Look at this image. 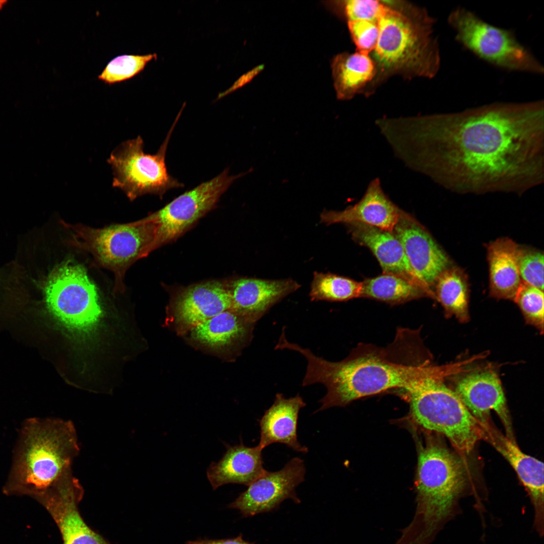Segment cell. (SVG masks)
I'll list each match as a JSON object with an SVG mask.
<instances>
[{"mask_svg": "<svg viewBox=\"0 0 544 544\" xmlns=\"http://www.w3.org/2000/svg\"><path fill=\"white\" fill-rule=\"evenodd\" d=\"M347 225L354 240L372 252L383 273L404 277L427 288L418 278L401 243L392 232L360 223Z\"/></svg>", "mask_w": 544, "mask_h": 544, "instance_id": "cell-21", "label": "cell"}, {"mask_svg": "<svg viewBox=\"0 0 544 544\" xmlns=\"http://www.w3.org/2000/svg\"><path fill=\"white\" fill-rule=\"evenodd\" d=\"M255 324L229 309L191 328V335L195 340L213 348L243 345L251 339Z\"/></svg>", "mask_w": 544, "mask_h": 544, "instance_id": "cell-24", "label": "cell"}, {"mask_svg": "<svg viewBox=\"0 0 544 544\" xmlns=\"http://www.w3.org/2000/svg\"><path fill=\"white\" fill-rule=\"evenodd\" d=\"M226 451L218 462H212L207 475L213 489L228 484L248 486L265 470L263 466L262 449L250 447L243 443L226 445Z\"/></svg>", "mask_w": 544, "mask_h": 544, "instance_id": "cell-22", "label": "cell"}, {"mask_svg": "<svg viewBox=\"0 0 544 544\" xmlns=\"http://www.w3.org/2000/svg\"><path fill=\"white\" fill-rule=\"evenodd\" d=\"M305 473L299 457L292 458L278 471L265 470L229 507L247 517L271 511L287 499L299 503L295 490L304 481Z\"/></svg>", "mask_w": 544, "mask_h": 544, "instance_id": "cell-13", "label": "cell"}, {"mask_svg": "<svg viewBox=\"0 0 544 544\" xmlns=\"http://www.w3.org/2000/svg\"><path fill=\"white\" fill-rule=\"evenodd\" d=\"M436 299L441 304L448 316H455L461 322L468 319L467 279L459 268L449 267L435 283Z\"/></svg>", "mask_w": 544, "mask_h": 544, "instance_id": "cell-27", "label": "cell"}, {"mask_svg": "<svg viewBox=\"0 0 544 544\" xmlns=\"http://www.w3.org/2000/svg\"><path fill=\"white\" fill-rule=\"evenodd\" d=\"M186 544H252L245 541L241 535L233 538L222 539H200L188 541Z\"/></svg>", "mask_w": 544, "mask_h": 544, "instance_id": "cell-34", "label": "cell"}, {"mask_svg": "<svg viewBox=\"0 0 544 544\" xmlns=\"http://www.w3.org/2000/svg\"><path fill=\"white\" fill-rule=\"evenodd\" d=\"M543 254L539 250L519 246L518 267L522 281L543 290Z\"/></svg>", "mask_w": 544, "mask_h": 544, "instance_id": "cell-31", "label": "cell"}, {"mask_svg": "<svg viewBox=\"0 0 544 544\" xmlns=\"http://www.w3.org/2000/svg\"><path fill=\"white\" fill-rule=\"evenodd\" d=\"M403 210L393 203L384 191L379 178L368 184L361 199L342 211H324L321 222L329 225L360 223L392 232Z\"/></svg>", "mask_w": 544, "mask_h": 544, "instance_id": "cell-18", "label": "cell"}, {"mask_svg": "<svg viewBox=\"0 0 544 544\" xmlns=\"http://www.w3.org/2000/svg\"><path fill=\"white\" fill-rule=\"evenodd\" d=\"M482 439L487 441L506 459L516 471L526 488L534 508V527L540 536L543 535L544 494L543 463L524 453L514 442L493 426L491 422L480 423Z\"/></svg>", "mask_w": 544, "mask_h": 544, "instance_id": "cell-16", "label": "cell"}, {"mask_svg": "<svg viewBox=\"0 0 544 544\" xmlns=\"http://www.w3.org/2000/svg\"><path fill=\"white\" fill-rule=\"evenodd\" d=\"M156 54L122 55L112 59L106 66L98 79L109 85L129 79L141 71Z\"/></svg>", "mask_w": 544, "mask_h": 544, "instance_id": "cell-29", "label": "cell"}, {"mask_svg": "<svg viewBox=\"0 0 544 544\" xmlns=\"http://www.w3.org/2000/svg\"><path fill=\"white\" fill-rule=\"evenodd\" d=\"M360 297L374 299L390 304H400L416 299H436L434 292L404 277L383 273L362 282Z\"/></svg>", "mask_w": 544, "mask_h": 544, "instance_id": "cell-26", "label": "cell"}, {"mask_svg": "<svg viewBox=\"0 0 544 544\" xmlns=\"http://www.w3.org/2000/svg\"><path fill=\"white\" fill-rule=\"evenodd\" d=\"M291 350L307 361L302 385L320 383L326 388L316 412L344 406L357 399L391 389L406 390L442 371L441 366L399 360L393 357L391 348L371 344L358 345L338 362L328 361L296 343L292 345Z\"/></svg>", "mask_w": 544, "mask_h": 544, "instance_id": "cell-2", "label": "cell"}, {"mask_svg": "<svg viewBox=\"0 0 544 544\" xmlns=\"http://www.w3.org/2000/svg\"><path fill=\"white\" fill-rule=\"evenodd\" d=\"M84 493L79 480L68 468L37 497L55 521L62 544H110L83 518L79 504Z\"/></svg>", "mask_w": 544, "mask_h": 544, "instance_id": "cell-12", "label": "cell"}, {"mask_svg": "<svg viewBox=\"0 0 544 544\" xmlns=\"http://www.w3.org/2000/svg\"><path fill=\"white\" fill-rule=\"evenodd\" d=\"M71 237L70 246L90 253L97 266L114 274V290H124V280L128 268L138 259L146 256L153 242L155 226L149 216L139 221L94 228L82 224L63 222Z\"/></svg>", "mask_w": 544, "mask_h": 544, "instance_id": "cell-5", "label": "cell"}, {"mask_svg": "<svg viewBox=\"0 0 544 544\" xmlns=\"http://www.w3.org/2000/svg\"><path fill=\"white\" fill-rule=\"evenodd\" d=\"M343 5L348 22L368 21L377 23L384 6L378 1L372 0L348 1Z\"/></svg>", "mask_w": 544, "mask_h": 544, "instance_id": "cell-33", "label": "cell"}, {"mask_svg": "<svg viewBox=\"0 0 544 544\" xmlns=\"http://www.w3.org/2000/svg\"><path fill=\"white\" fill-rule=\"evenodd\" d=\"M385 138L405 166L452 192L521 194L543 182L542 100L392 118Z\"/></svg>", "mask_w": 544, "mask_h": 544, "instance_id": "cell-1", "label": "cell"}, {"mask_svg": "<svg viewBox=\"0 0 544 544\" xmlns=\"http://www.w3.org/2000/svg\"><path fill=\"white\" fill-rule=\"evenodd\" d=\"M300 287L290 279L239 278L228 287L231 309L256 323L273 306Z\"/></svg>", "mask_w": 544, "mask_h": 544, "instance_id": "cell-17", "label": "cell"}, {"mask_svg": "<svg viewBox=\"0 0 544 544\" xmlns=\"http://www.w3.org/2000/svg\"><path fill=\"white\" fill-rule=\"evenodd\" d=\"M331 66L337 97L341 100L351 99L375 73L368 54L360 52L339 54L332 60Z\"/></svg>", "mask_w": 544, "mask_h": 544, "instance_id": "cell-25", "label": "cell"}, {"mask_svg": "<svg viewBox=\"0 0 544 544\" xmlns=\"http://www.w3.org/2000/svg\"><path fill=\"white\" fill-rule=\"evenodd\" d=\"M448 22L455 40L479 58L513 71L543 73V66L512 31L495 26L463 7L452 10Z\"/></svg>", "mask_w": 544, "mask_h": 544, "instance_id": "cell-8", "label": "cell"}, {"mask_svg": "<svg viewBox=\"0 0 544 544\" xmlns=\"http://www.w3.org/2000/svg\"><path fill=\"white\" fill-rule=\"evenodd\" d=\"M455 392L481 424L490 422V412L494 411L504 426L506 437L516 442L505 395L495 372L484 370L468 373L458 381Z\"/></svg>", "mask_w": 544, "mask_h": 544, "instance_id": "cell-15", "label": "cell"}, {"mask_svg": "<svg viewBox=\"0 0 544 544\" xmlns=\"http://www.w3.org/2000/svg\"><path fill=\"white\" fill-rule=\"evenodd\" d=\"M226 169L210 180L178 196L159 210L149 215L155 226L154 240L146 256L160 246L177 238L197 220L216 206L220 197L238 178Z\"/></svg>", "mask_w": 544, "mask_h": 544, "instance_id": "cell-11", "label": "cell"}, {"mask_svg": "<svg viewBox=\"0 0 544 544\" xmlns=\"http://www.w3.org/2000/svg\"><path fill=\"white\" fill-rule=\"evenodd\" d=\"M43 292L48 310L70 329L87 331L101 317L97 287L86 268L72 260L51 271L44 284Z\"/></svg>", "mask_w": 544, "mask_h": 544, "instance_id": "cell-10", "label": "cell"}, {"mask_svg": "<svg viewBox=\"0 0 544 544\" xmlns=\"http://www.w3.org/2000/svg\"><path fill=\"white\" fill-rule=\"evenodd\" d=\"M232 306L228 287L217 281H210L182 291L175 302L178 321L191 328L229 309Z\"/></svg>", "mask_w": 544, "mask_h": 544, "instance_id": "cell-19", "label": "cell"}, {"mask_svg": "<svg viewBox=\"0 0 544 544\" xmlns=\"http://www.w3.org/2000/svg\"><path fill=\"white\" fill-rule=\"evenodd\" d=\"M352 37L359 52L368 54L377 45L379 30L377 22L368 21L348 22Z\"/></svg>", "mask_w": 544, "mask_h": 544, "instance_id": "cell-32", "label": "cell"}, {"mask_svg": "<svg viewBox=\"0 0 544 544\" xmlns=\"http://www.w3.org/2000/svg\"><path fill=\"white\" fill-rule=\"evenodd\" d=\"M180 112L155 154L144 151V141L139 135L122 142L108 160L113 171V186L121 190L130 201L146 194L162 198L169 190L184 185L171 176L166 165L168 144Z\"/></svg>", "mask_w": 544, "mask_h": 544, "instance_id": "cell-9", "label": "cell"}, {"mask_svg": "<svg viewBox=\"0 0 544 544\" xmlns=\"http://www.w3.org/2000/svg\"><path fill=\"white\" fill-rule=\"evenodd\" d=\"M80 451L77 431L69 420L31 418L22 424L5 489L36 496L48 488Z\"/></svg>", "mask_w": 544, "mask_h": 544, "instance_id": "cell-4", "label": "cell"}, {"mask_svg": "<svg viewBox=\"0 0 544 544\" xmlns=\"http://www.w3.org/2000/svg\"><path fill=\"white\" fill-rule=\"evenodd\" d=\"M417 475L415 514L395 544H430L458 513L466 474L458 456L443 444L428 443L420 451Z\"/></svg>", "mask_w": 544, "mask_h": 544, "instance_id": "cell-3", "label": "cell"}, {"mask_svg": "<svg viewBox=\"0 0 544 544\" xmlns=\"http://www.w3.org/2000/svg\"><path fill=\"white\" fill-rule=\"evenodd\" d=\"M362 284L331 273L315 271L309 296L312 301H345L360 297Z\"/></svg>", "mask_w": 544, "mask_h": 544, "instance_id": "cell-28", "label": "cell"}, {"mask_svg": "<svg viewBox=\"0 0 544 544\" xmlns=\"http://www.w3.org/2000/svg\"><path fill=\"white\" fill-rule=\"evenodd\" d=\"M445 375L429 376L404 391L416 422L443 434L457 449L467 454L482 439L483 431L456 392L443 382Z\"/></svg>", "mask_w": 544, "mask_h": 544, "instance_id": "cell-6", "label": "cell"}, {"mask_svg": "<svg viewBox=\"0 0 544 544\" xmlns=\"http://www.w3.org/2000/svg\"><path fill=\"white\" fill-rule=\"evenodd\" d=\"M6 2V1H3V0L0 1V10L3 8V6L4 5V4H5V3Z\"/></svg>", "mask_w": 544, "mask_h": 544, "instance_id": "cell-35", "label": "cell"}, {"mask_svg": "<svg viewBox=\"0 0 544 544\" xmlns=\"http://www.w3.org/2000/svg\"><path fill=\"white\" fill-rule=\"evenodd\" d=\"M514 301L519 307L526 322L535 326L542 332L543 291L521 281Z\"/></svg>", "mask_w": 544, "mask_h": 544, "instance_id": "cell-30", "label": "cell"}, {"mask_svg": "<svg viewBox=\"0 0 544 544\" xmlns=\"http://www.w3.org/2000/svg\"><path fill=\"white\" fill-rule=\"evenodd\" d=\"M519 245L508 238H499L487 246L490 294L514 300L521 279L518 267Z\"/></svg>", "mask_w": 544, "mask_h": 544, "instance_id": "cell-23", "label": "cell"}, {"mask_svg": "<svg viewBox=\"0 0 544 544\" xmlns=\"http://www.w3.org/2000/svg\"><path fill=\"white\" fill-rule=\"evenodd\" d=\"M306 405L299 394L286 398L282 393H277L273 404L258 420L260 433L258 445L263 449L280 443L295 451L307 453L308 448L300 443L297 433L299 413Z\"/></svg>", "mask_w": 544, "mask_h": 544, "instance_id": "cell-20", "label": "cell"}, {"mask_svg": "<svg viewBox=\"0 0 544 544\" xmlns=\"http://www.w3.org/2000/svg\"><path fill=\"white\" fill-rule=\"evenodd\" d=\"M377 24L379 34L374 50L382 68L435 76L440 58L436 40L431 35L432 23L419 29L402 13L384 6Z\"/></svg>", "mask_w": 544, "mask_h": 544, "instance_id": "cell-7", "label": "cell"}, {"mask_svg": "<svg viewBox=\"0 0 544 544\" xmlns=\"http://www.w3.org/2000/svg\"><path fill=\"white\" fill-rule=\"evenodd\" d=\"M392 233L401 243L418 278L426 287L434 291L432 288L437 279L450 267L447 254L426 229L403 211Z\"/></svg>", "mask_w": 544, "mask_h": 544, "instance_id": "cell-14", "label": "cell"}, {"mask_svg": "<svg viewBox=\"0 0 544 544\" xmlns=\"http://www.w3.org/2000/svg\"><path fill=\"white\" fill-rule=\"evenodd\" d=\"M283 334H285V335H286L285 334L283 333V334H281V335H280V336H281L282 335H283ZM276 345H277V344H276ZM276 349H277V350H278V349H277V347H276Z\"/></svg>", "mask_w": 544, "mask_h": 544, "instance_id": "cell-36", "label": "cell"}]
</instances>
